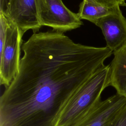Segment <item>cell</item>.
<instances>
[{
  "mask_svg": "<svg viewBox=\"0 0 126 126\" xmlns=\"http://www.w3.org/2000/svg\"></svg>",
  "mask_w": 126,
  "mask_h": 126,
  "instance_id": "cell-13",
  "label": "cell"
},
{
  "mask_svg": "<svg viewBox=\"0 0 126 126\" xmlns=\"http://www.w3.org/2000/svg\"><path fill=\"white\" fill-rule=\"evenodd\" d=\"M4 15L23 34L30 30L33 33L36 32L41 27L38 21L35 0H9Z\"/></svg>",
  "mask_w": 126,
  "mask_h": 126,
  "instance_id": "cell-5",
  "label": "cell"
},
{
  "mask_svg": "<svg viewBox=\"0 0 126 126\" xmlns=\"http://www.w3.org/2000/svg\"><path fill=\"white\" fill-rule=\"evenodd\" d=\"M23 35L16 25L9 22L5 42L0 51V83L5 88L10 85L18 73Z\"/></svg>",
  "mask_w": 126,
  "mask_h": 126,
  "instance_id": "cell-4",
  "label": "cell"
},
{
  "mask_svg": "<svg viewBox=\"0 0 126 126\" xmlns=\"http://www.w3.org/2000/svg\"><path fill=\"white\" fill-rule=\"evenodd\" d=\"M9 0H0V13L4 14L6 12Z\"/></svg>",
  "mask_w": 126,
  "mask_h": 126,
  "instance_id": "cell-12",
  "label": "cell"
},
{
  "mask_svg": "<svg viewBox=\"0 0 126 126\" xmlns=\"http://www.w3.org/2000/svg\"><path fill=\"white\" fill-rule=\"evenodd\" d=\"M22 50L18 73L0 98V126H55L72 97L113 53L54 31L33 33Z\"/></svg>",
  "mask_w": 126,
  "mask_h": 126,
  "instance_id": "cell-1",
  "label": "cell"
},
{
  "mask_svg": "<svg viewBox=\"0 0 126 126\" xmlns=\"http://www.w3.org/2000/svg\"><path fill=\"white\" fill-rule=\"evenodd\" d=\"M107 126H126V105L117 114Z\"/></svg>",
  "mask_w": 126,
  "mask_h": 126,
  "instance_id": "cell-10",
  "label": "cell"
},
{
  "mask_svg": "<svg viewBox=\"0 0 126 126\" xmlns=\"http://www.w3.org/2000/svg\"><path fill=\"white\" fill-rule=\"evenodd\" d=\"M120 11L121 10L119 5L109 7L90 0H83L79 5L77 14L81 20H87L95 24L100 18Z\"/></svg>",
  "mask_w": 126,
  "mask_h": 126,
  "instance_id": "cell-9",
  "label": "cell"
},
{
  "mask_svg": "<svg viewBox=\"0 0 126 126\" xmlns=\"http://www.w3.org/2000/svg\"><path fill=\"white\" fill-rule=\"evenodd\" d=\"M106 7H113L117 5L126 6V0H90Z\"/></svg>",
  "mask_w": 126,
  "mask_h": 126,
  "instance_id": "cell-11",
  "label": "cell"
},
{
  "mask_svg": "<svg viewBox=\"0 0 126 126\" xmlns=\"http://www.w3.org/2000/svg\"><path fill=\"white\" fill-rule=\"evenodd\" d=\"M113 54L114 58L110 64V86L117 94L126 96V43Z\"/></svg>",
  "mask_w": 126,
  "mask_h": 126,
  "instance_id": "cell-8",
  "label": "cell"
},
{
  "mask_svg": "<svg viewBox=\"0 0 126 126\" xmlns=\"http://www.w3.org/2000/svg\"><path fill=\"white\" fill-rule=\"evenodd\" d=\"M95 25L101 30L106 47L113 52L126 43V19L121 11L100 18Z\"/></svg>",
  "mask_w": 126,
  "mask_h": 126,
  "instance_id": "cell-7",
  "label": "cell"
},
{
  "mask_svg": "<svg viewBox=\"0 0 126 126\" xmlns=\"http://www.w3.org/2000/svg\"><path fill=\"white\" fill-rule=\"evenodd\" d=\"M38 21L41 26L52 28L63 33L83 24L77 13L69 10L62 0H35Z\"/></svg>",
  "mask_w": 126,
  "mask_h": 126,
  "instance_id": "cell-3",
  "label": "cell"
},
{
  "mask_svg": "<svg viewBox=\"0 0 126 126\" xmlns=\"http://www.w3.org/2000/svg\"><path fill=\"white\" fill-rule=\"evenodd\" d=\"M110 64L96 72L75 93L59 115L55 126H74L101 100L103 91L110 86Z\"/></svg>",
  "mask_w": 126,
  "mask_h": 126,
  "instance_id": "cell-2",
  "label": "cell"
},
{
  "mask_svg": "<svg viewBox=\"0 0 126 126\" xmlns=\"http://www.w3.org/2000/svg\"><path fill=\"white\" fill-rule=\"evenodd\" d=\"M126 105V96L116 93L101 100L93 110L74 126H107Z\"/></svg>",
  "mask_w": 126,
  "mask_h": 126,
  "instance_id": "cell-6",
  "label": "cell"
}]
</instances>
